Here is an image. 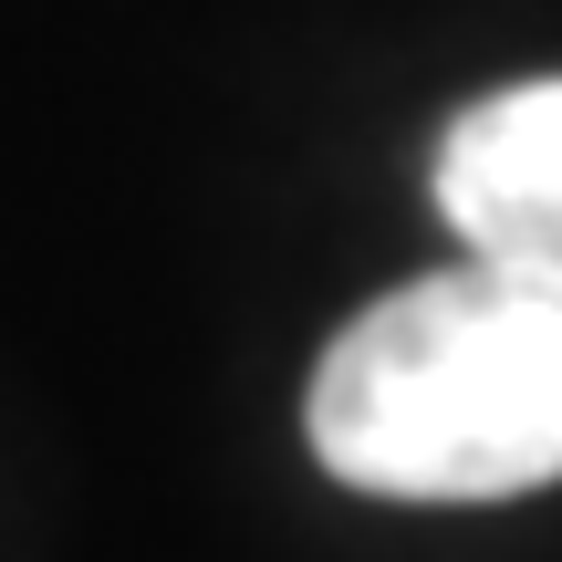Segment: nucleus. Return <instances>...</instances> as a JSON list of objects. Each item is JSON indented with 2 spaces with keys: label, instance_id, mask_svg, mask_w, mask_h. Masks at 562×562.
I'll list each match as a JSON object with an SVG mask.
<instances>
[{
  "label": "nucleus",
  "instance_id": "1",
  "mask_svg": "<svg viewBox=\"0 0 562 562\" xmlns=\"http://www.w3.org/2000/svg\"><path fill=\"white\" fill-rule=\"evenodd\" d=\"M313 459L375 501H521L562 480V271L480 261L364 302L313 364Z\"/></svg>",
  "mask_w": 562,
  "mask_h": 562
},
{
  "label": "nucleus",
  "instance_id": "2",
  "mask_svg": "<svg viewBox=\"0 0 562 562\" xmlns=\"http://www.w3.org/2000/svg\"><path fill=\"white\" fill-rule=\"evenodd\" d=\"M438 209L480 261L562 271V74L459 104L438 136Z\"/></svg>",
  "mask_w": 562,
  "mask_h": 562
}]
</instances>
